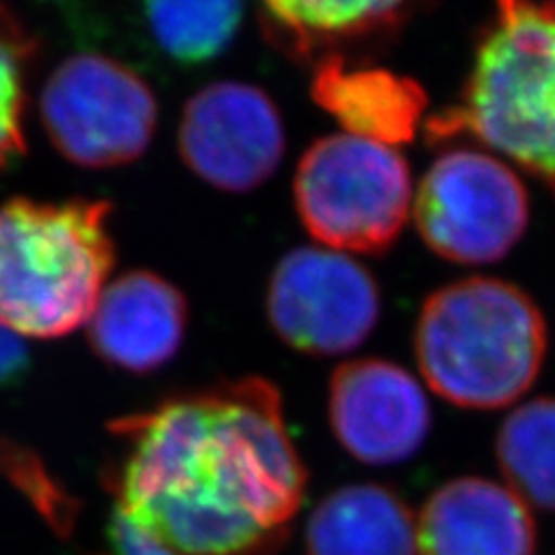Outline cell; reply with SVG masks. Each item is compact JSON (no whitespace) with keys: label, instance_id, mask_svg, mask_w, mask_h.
I'll return each instance as SVG.
<instances>
[{"label":"cell","instance_id":"cell-1","mask_svg":"<svg viewBox=\"0 0 555 555\" xmlns=\"http://www.w3.org/2000/svg\"><path fill=\"white\" fill-rule=\"evenodd\" d=\"M130 442L118 509L177 555H269L306 473L264 379L190 393L114 428Z\"/></svg>","mask_w":555,"mask_h":555},{"label":"cell","instance_id":"cell-2","mask_svg":"<svg viewBox=\"0 0 555 555\" xmlns=\"http://www.w3.org/2000/svg\"><path fill=\"white\" fill-rule=\"evenodd\" d=\"M416 361L449 403L498 410L524 396L546 354V322L524 289L467 278L430 294L416 322Z\"/></svg>","mask_w":555,"mask_h":555},{"label":"cell","instance_id":"cell-3","mask_svg":"<svg viewBox=\"0 0 555 555\" xmlns=\"http://www.w3.org/2000/svg\"><path fill=\"white\" fill-rule=\"evenodd\" d=\"M107 202L0 206V324L59 338L89 322L114 267Z\"/></svg>","mask_w":555,"mask_h":555},{"label":"cell","instance_id":"cell-4","mask_svg":"<svg viewBox=\"0 0 555 555\" xmlns=\"http://www.w3.org/2000/svg\"><path fill=\"white\" fill-rule=\"evenodd\" d=\"M430 130L473 134L555 188V0H495L461 107Z\"/></svg>","mask_w":555,"mask_h":555},{"label":"cell","instance_id":"cell-5","mask_svg":"<svg viewBox=\"0 0 555 555\" xmlns=\"http://www.w3.org/2000/svg\"><path fill=\"white\" fill-rule=\"evenodd\" d=\"M294 199L304 228L326 248L379 253L408 222L410 167L391 146L332 134L306 151L294 179Z\"/></svg>","mask_w":555,"mask_h":555},{"label":"cell","instance_id":"cell-6","mask_svg":"<svg viewBox=\"0 0 555 555\" xmlns=\"http://www.w3.org/2000/svg\"><path fill=\"white\" fill-rule=\"evenodd\" d=\"M40 114L51 144L69 163L95 169L139 158L158 124L149 83L102 54L65 59L44 83Z\"/></svg>","mask_w":555,"mask_h":555},{"label":"cell","instance_id":"cell-7","mask_svg":"<svg viewBox=\"0 0 555 555\" xmlns=\"http://www.w3.org/2000/svg\"><path fill=\"white\" fill-rule=\"evenodd\" d=\"M414 218L436 255L456 264H491L524 236L530 199L505 163L456 149L428 169L414 197Z\"/></svg>","mask_w":555,"mask_h":555},{"label":"cell","instance_id":"cell-8","mask_svg":"<svg viewBox=\"0 0 555 555\" xmlns=\"http://www.w3.org/2000/svg\"><path fill=\"white\" fill-rule=\"evenodd\" d=\"M267 310L285 343L308 354L359 347L379 318L373 275L338 250L299 248L275 267Z\"/></svg>","mask_w":555,"mask_h":555},{"label":"cell","instance_id":"cell-9","mask_svg":"<svg viewBox=\"0 0 555 555\" xmlns=\"http://www.w3.org/2000/svg\"><path fill=\"white\" fill-rule=\"evenodd\" d=\"M179 149L185 165L208 185L246 193L281 165L285 130L264 91L241 81H218L185 104Z\"/></svg>","mask_w":555,"mask_h":555},{"label":"cell","instance_id":"cell-10","mask_svg":"<svg viewBox=\"0 0 555 555\" xmlns=\"http://www.w3.org/2000/svg\"><path fill=\"white\" fill-rule=\"evenodd\" d=\"M328 414L338 442L369 465H393L420 449L430 408L416 379L382 359L347 361L332 377Z\"/></svg>","mask_w":555,"mask_h":555},{"label":"cell","instance_id":"cell-11","mask_svg":"<svg viewBox=\"0 0 555 555\" xmlns=\"http://www.w3.org/2000/svg\"><path fill=\"white\" fill-rule=\"evenodd\" d=\"M185 322L183 294L160 275L134 271L102 289L89 336L95 352L114 366L149 373L179 352Z\"/></svg>","mask_w":555,"mask_h":555},{"label":"cell","instance_id":"cell-12","mask_svg":"<svg viewBox=\"0 0 555 555\" xmlns=\"http://www.w3.org/2000/svg\"><path fill=\"white\" fill-rule=\"evenodd\" d=\"M526 502L489 479H456L430 495L416 520V555H532Z\"/></svg>","mask_w":555,"mask_h":555},{"label":"cell","instance_id":"cell-13","mask_svg":"<svg viewBox=\"0 0 555 555\" xmlns=\"http://www.w3.org/2000/svg\"><path fill=\"white\" fill-rule=\"evenodd\" d=\"M312 98L347 134L391 149L410 142L426 109V93L414 79L379 67H350L340 59L318 67Z\"/></svg>","mask_w":555,"mask_h":555},{"label":"cell","instance_id":"cell-14","mask_svg":"<svg viewBox=\"0 0 555 555\" xmlns=\"http://www.w3.org/2000/svg\"><path fill=\"white\" fill-rule=\"evenodd\" d=\"M306 544L308 555H416V520L382 486H345L312 512Z\"/></svg>","mask_w":555,"mask_h":555},{"label":"cell","instance_id":"cell-15","mask_svg":"<svg viewBox=\"0 0 555 555\" xmlns=\"http://www.w3.org/2000/svg\"><path fill=\"white\" fill-rule=\"evenodd\" d=\"M246 0H139L155 49L179 65H202L230 47Z\"/></svg>","mask_w":555,"mask_h":555},{"label":"cell","instance_id":"cell-16","mask_svg":"<svg viewBox=\"0 0 555 555\" xmlns=\"http://www.w3.org/2000/svg\"><path fill=\"white\" fill-rule=\"evenodd\" d=\"M412 0H264L271 28L292 47L310 51L389 26Z\"/></svg>","mask_w":555,"mask_h":555},{"label":"cell","instance_id":"cell-17","mask_svg":"<svg viewBox=\"0 0 555 555\" xmlns=\"http://www.w3.org/2000/svg\"><path fill=\"white\" fill-rule=\"evenodd\" d=\"M498 461L520 500L555 509V398H537L507 416Z\"/></svg>","mask_w":555,"mask_h":555},{"label":"cell","instance_id":"cell-18","mask_svg":"<svg viewBox=\"0 0 555 555\" xmlns=\"http://www.w3.org/2000/svg\"><path fill=\"white\" fill-rule=\"evenodd\" d=\"M35 44L8 8L0 5V169L26 149V69Z\"/></svg>","mask_w":555,"mask_h":555},{"label":"cell","instance_id":"cell-19","mask_svg":"<svg viewBox=\"0 0 555 555\" xmlns=\"http://www.w3.org/2000/svg\"><path fill=\"white\" fill-rule=\"evenodd\" d=\"M112 544L116 555H177L118 507L112 516Z\"/></svg>","mask_w":555,"mask_h":555},{"label":"cell","instance_id":"cell-20","mask_svg":"<svg viewBox=\"0 0 555 555\" xmlns=\"http://www.w3.org/2000/svg\"><path fill=\"white\" fill-rule=\"evenodd\" d=\"M26 366V347L20 336L0 324V382H8L20 375Z\"/></svg>","mask_w":555,"mask_h":555}]
</instances>
